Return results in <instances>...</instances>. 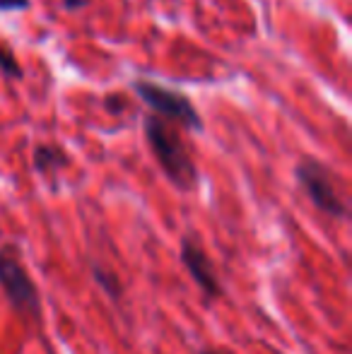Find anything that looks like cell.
<instances>
[{"label": "cell", "mask_w": 352, "mask_h": 354, "mask_svg": "<svg viewBox=\"0 0 352 354\" xmlns=\"http://www.w3.org/2000/svg\"><path fill=\"white\" fill-rule=\"evenodd\" d=\"M145 138L167 178L181 191H193L198 183V169L174 128L155 113L145 118Z\"/></svg>", "instance_id": "1"}, {"label": "cell", "mask_w": 352, "mask_h": 354, "mask_svg": "<svg viewBox=\"0 0 352 354\" xmlns=\"http://www.w3.org/2000/svg\"><path fill=\"white\" fill-rule=\"evenodd\" d=\"M297 178H299L302 188L306 191L309 201L314 203L321 212L331 214V217H338V219L348 217V205H345V201L340 198L338 188H335V181H333V174H331L328 167H324V164L316 162V159L306 157V159H302L299 167H297Z\"/></svg>", "instance_id": "2"}, {"label": "cell", "mask_w": 352, "mask_h": 354, "mask_svg": "<svg viewBox=\"0 0 352 354\" xmlns=\"http://www.w3.org/2000/svg\"><path fill=\"white\" fill-rule=\"evenodd\" d=\"M133 89L138 92V97L162 118H169V121L178 123L183 128H191V131H201L203 121L198 116L196 106L191 104V99L181 92H174V89H167L162 84L147 82V80H138L133 84Z\"/></svg>", "instance_id": "3"}, {"label": "cell", "mask_w": 352, "mask_h": 354, "mask_svg": "<svg viewBox=\"0 0 352 354\" xmlns=\"http://www.w3.org/2000/svg\"><path fill=\"white\" fill-rule=\"evenodd\" d=\"M0 287H3V292L8 294V299L17 311L39 318V313H41L39 292L29 272L22 268L19 258L10 248H0Z\"/></svg>", "instance_id": "4"}, {"label": "cell", "mask_w": 352, "mask_h": 354, "mask_svg": "<svg viewBox=\"0 0 352 354\" xmlns=\"http://www.w3.org/2000/svg\"><path fill=\"white\" fill-rule=\"evenodd\" d=\"M181 263L186 266L188 275L193 277V282L203 289V294H205L207 299L220 297L222 287L215 275V268H212L207 253L203 251L201 241H198L196 236H191V234L181 239Z\"/></svg>", "instance_id": "5"}, {"label": "cell", "mask_w": 352, "mask_h": 354, "mask_svg": "<svg viewBox=\"0 0 352 354\" xmlns=\"http://www.w3.org/2000/svg\"><path fill=\"white\" fill-rule=\"evenodd\" d=\"M66 152H63L58 145H39L34 149V167L44 176H53L56 171H61L63 164H66Z\"/></svg>", "instance_id": "6"}, {"label": "cell", "mask_w": 352, "mask_h": 354, "mask_svg": "<svg viewBox=\"0 0 352 354\" xmlns=\"http://www.w3.org/2000/svg\"><path fill=\"white\" fill-rule=\"evenodd\" d=\"M0 73H3L5 77H12V80L22 77V68H19L12 48L5 46V44H0Z\"/></svg>", "instance_id": "7"}, {"label": "cell", "mask_w": 352, "mask_h": 354, "mask_svg": "<svg viewBox=\"0 0 352 354\" xmlns=\"http://www.w3.org/2000/svg\"><path fill=\"white\" fill-rule=\"evenodd\" d=\"M94 280L99 282V287L104 289V292L109 294L111 299H118V294H121V282H118V277L113 275V272L104 270V268L94 266Z\"/></svg>", "instance_id": "8"}, {"label": "cell", "mask_w": 352, "mask_h": 354, "mask_svg": "<svg viewBox=\"0 0 352 354\" xmlns=\"http://www.w3.org/2000/svg\"><path fill=\"white\" fill-rule=\"evenodd\" d=\"M104 106H106L109 113H121L123 109H126V102H123V97H116V94H111V97L104 99Z\"/></svg>", "instance_id": "9"}, {"label": "cell", "mask_w": 352, "mask_h": 354, "mask_svg": "<svg viewBox=\"0 0 352 354\" xmlns=\"http://www.w3.org/2000/svg\"><path fill=\"white\" fill-rule=\"evenodd\" d=\"M29 5V0H0V10L12 12V10H24Z\"/></svg>", "instance_id": "10"}, {"label": "cell", "mask_w": 352, "mask_h": 354, "mask_svg": "<svg viewBox=\"0 0 352 354\" xmlns=\"http://www.w3.org/2000/svg\"><path fill=\"white\" fill-rule=\"evenodd\" d=\"M87 5V0H63V8L66 10H80V8H85Z\"/></svg>", "instance_id": "11"}, {"label": "cell", "mask_w": 352, "mask_h": 354, "mask_svg": "<svg viewBox=\"0 0 352 354\" xmlns=\"http://www.w3.org/2000/svg\"><path fill=\"white\" fill-rule=\"evenodd\" d=\"M201 354H217V352H212V350H203Z\"/></svg>", "instance_id": "12"}]
</instances>
